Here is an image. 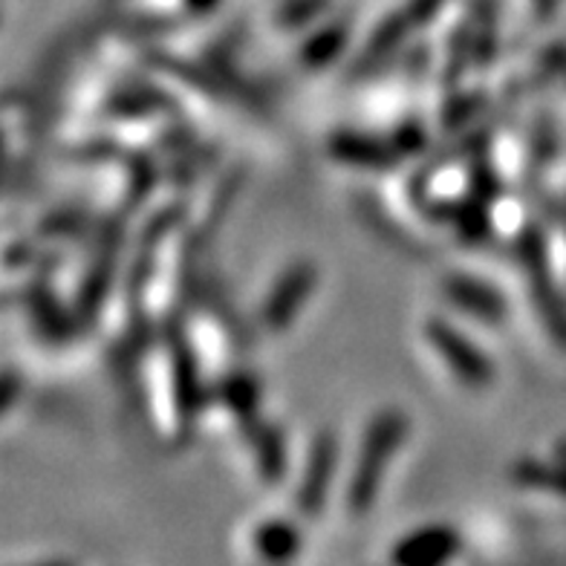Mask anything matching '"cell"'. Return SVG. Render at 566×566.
Segmentation results:
<instances>
[{
	"label": "cell",
	"instance_id": "obj_7",
	"mask_svg": "<svg viewBox=\"0 0 566 566\" xmlns=\"http://www.w3.org/2000/svg\"><path fill=\"white\" fill-rule=\"evenodd\" d=\"M249 549L258 560H290L301 549V530L286 517H263L249 532Z\"/></svg>",
	"mask_w": 566,
	"mask_h": 566
},
{
	"label": "cell",
	"instance_id": "obj_2",
	"mask_svg": "<svg viewBox=\"0 0 566 566\" xmlns=\"http://www.w3.org/2000/svg\"><path fill=\"white\" fill-rule=\"evenodd\" d=\"M422 338L428 350L437 356L451 379L465 390H489L494 385V361L474 338L460 329L454 321L431 318L424 321Z\"/></svg>",
	"mask_w": 566,
	"mask_h": 566
},
{
	"label": "cell",
	"instance_id": "obj_3",
	"mask_svg": "<svg viewBox=\"0 0 566 566\" xmlns=\"http://www.w3.org/2000/svg\"><path fill=\"white\" fill-rule=\"evenodd\" d=\"M460 549V532L451 530V526H442V523H431V526H419V530L399 537L394 549H390V560L402 566L446 564V560L457 558Z\"/></svg>",
	"mask_w": 566,
	"mask_h": 566
},
{
	"label": "cell",
	"instance_id": "obj_1",
	"mask_svg": "<svg viewBox=\"0 0 566 566\" xmlns=\"http://www.w3.org/2000/svg\"><path fill=\"white\" fill-rule=\"evenodd\" d=\"M408 437V417L402 410H381L367 424L365 437L358 442V454L353 462L350 483H347V503L356 514L373 509L379 489L385 483V469L390 465Z\"/></svg>",
	"mask_w": 566,
	"mask_h": 566
},
{
	"label": "cell",
	"instance_id": "obj_5",
	"mask_svg": "<svg viewBox=\"0 0 566 566\" xmlns=\"http://www.w3.org/2000/svg\"><path fill=\"white\" fill-rule=\"evenodd\" d=\"M446 298L460 315L480 321V324H497L506 315V304L497 286L478 275H451L446 281Z\"/></svg>",
	"mask_w": 566,
	"mask_h": 566
},
{
	"label": "cell",
	"instance_id": "obj_4",
	"mask_svg": "<svg viewBox=\"0 0 566 566\" xmlns=\"http://www.w3.org/2000/svg\"><path fill=\"white\" fill-rule=\"evenodd\" d=\"M315 286V266L313 263H292L286 272L275 281L272 292L263 301V321H266L272 329L290 327L295 315H298L301 306L306 304V298L313 295Z\"/></svg>",
	"mask_w": 566,
	"mask_h": 566
},
{
	"label": "cell",
	"instance_id": "obj_6",
	"mask_svg": "<svg viewBox=\"0 0 566 566\" xmlns=\"http://www.w3.org/2000/svg\"><path fill=\"white\" fill-rule=\"evenodd\" d=\"M336 440L333 437H318L315 446L310 448V457L304 462V474H301V506L306 512H313V509L321 506V500H327L329 483H333V471H336Z\"/></svg>",
	"mask_w": 566,
	"mask_h": 566
}]
</instances>
